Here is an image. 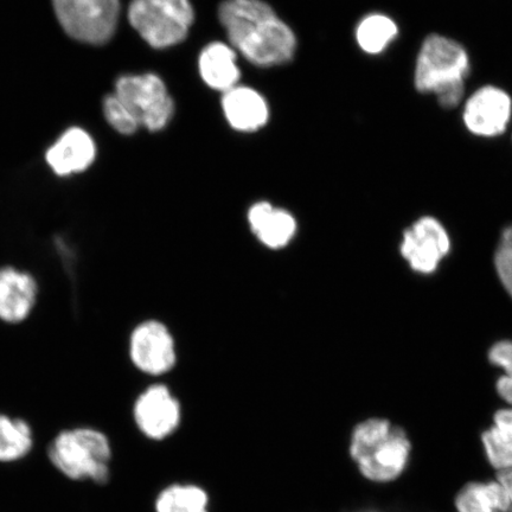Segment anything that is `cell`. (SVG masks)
Returning a JSON list of instances; mask_svg holds the SVG:
<instances>
[{
  "mask_svg": "<svg viewBox=\"0 0 512 512\" xmlns=\"http://www.w3.org/2000/svg\"><path fill=\"white\" fill-rule=\"evenodd\" d=\"M219 16L234 48L256 66H277L293 59L296 35L270 5L261 0H224Z\"/></svg>",
  "mask_w": 512,
  "mask_h": 512,
  "instance_id": "6da1fadb",
  "label": "cell"
},
{
  "mask_svg": "<svg viewBox=\"0 0 512 512\" xmlns=\"http://www.w3.org/2000/svg\"><path fill=\"white\" fill-rule=\"evenodd\" d=\"M348 452L351 466L370 485L399 483L413 466L411 438L387 419L369 418L357 424L350 435Z\"/></svg>",
  "mask_w": 512,
  "mask_h": 512,
  "instance_id": "7a4b0ae2",
  "label": "cell"
},
{
  "mask_svg": "<svg viewBox=\"0 0 512 512\" xmlns=\"http://www.w3.org/2000/svg\"><path fill=\"white\" fill-rule=\"evenodd\" d=\"M471 68V56L464 44L456 38L431 34L422 41L416 55L414 87L421 94L433 95L444 110H454L466 98Z\"/></svg>",
  "mask_w": 512,
  "mask_h": 512,
  "instance_id": "3957f363",
  "label": "cell"
},
{
  "mask_svg": "<svg viewBox=\"0 0 512 512\" xmlns=\"http://www.w3.org/2000/svg\"><path fill=\"white\" fill-rule=\"evenodd\" d=\"M49 458L64 476L106 483L112 457L110 441L94 428L80 427L61 432L49 446Z\"/></svg>",
  "mask_w": 512,
  "mask_h": 512,
  "instance_id": "277c9868",
  "label": "cell"
},
{
  "mask_svg": "<svg viewBox=\"0 0 512 512\" xmlns=\"http://www.w3.org/2000/svg\"><path fill=\"white\" fill-rule=\"evenodd\" d=\"M128 19L153 48H168L188 36L194 10L190 0H132Z\"/></svg>",
  "mask_w": 512,
  "mask_h": 512,
  "instance_id": "5b68a950",
  "label": "cell"
},
{
  "mask_svg": "<svg viewBox=\"0 0 512 512\" xmlns=\"http://www.w3.org/2000/svg\"><path fill=\"white\" fill-rule=\"evenodd\" d=\"M61 27L74 40L104 44L117 29L119 0H53Z\"/></svg>",
  "mask_w": 512,
  "mask_h": 512,
  "instance_id": "8992f818",
  "label": "cell"
},
{
  "mask_svg": "<svg viewBox=\"0 0 512 512\" xmlns=\"http://www.w3.org/2000/svg\"><path fill=\"white\" fill-rule=\"evenodd\" d=\"M115 95L123 101L139 126L159 131L174 114V102L164 82L153 74L127 75L117 81Z\"/></svg>",
  "mask_w": 512,
  "mask_h": 512,
  "instance_id": "52a82bcc",
  "label": "cell"
},
{
  "mask_svg": "<svg viewBox=\"0 0 512 512\" xmlns=\"http://www.w3.org/2000/svg\"><path fill=\"white\" fill-rule=\"evenodd\" d=\"M465 130L479 139H496L507 133L512 121V98L496 85H483L467 94L462 104Z\"/></svg>",
  "mask_w": 512,
  "mask_h": 512,
  "instance_id": "ba28073f",
  "label": "cell"
},
{
  "mask_svg": "<svg viewBox=\"0 0 512 512\" xmlns=\"http://www.w3.org/2000/svg\"><path fill=\"white\" fill-rule=\"evenodd\" d=\"M128 351L134 367L151 376L169 373L177 362L174 336L158 320H146L132 331Z\"/></svg>",
  "mask_w": 512,
  "mask_h": 512,
  "instance_id": "9c48e42d",
  "label": "cell"
},
{
  "mask_svg": "<svg viewBox=\"0 0 512 512\" xmlns=\"http://www.w3.org/2000/svg\"><path fill=\"white\" fill-rule=\"evenodd\" d=\"M451 242L445 227L431 216L421 217L406 229L401 254L415 272L431 274L450 252Z\"/></svg>",
  "mask_w": 512,
  "mask_h": 512,
  "instance_id": "30bf717a",
  "label": "cell"
},
{
  "mask_svg": "<svg viewBox=\"0 0 512 512\" xmlns=\"http://www.w3.org/2000/svg\"><path fill=\"white\" fill-rule=\"evenodd\" d=\"M134 421L145 437L162 440L181 424L182 409L176 396L164 384H153L138 396Z\"/></svg>",
  "mask_w": 512,
  "mask_h": 512,
  "instance_id": "8fae6325",
  "label": "cell"
},
{
  "mask_svg": "<svg viewBox=\"0 0 512 512\" xmlns=\"http://www.w3.org/2000/svg\"><path fill=\"white\" fill-rule=\"evenodd\" d=\"M38 283L34 275L14 266L0 268V322L19 324L37 304Z\"/></svg>",
  "mask_w": 512,
  "mask_h": 512,
  "instance_id": "7c38bea8",
  "label": "cell"
},
{
  "mask_svg": "<svg viewBox=\"0 0 512 512\" xmlns=\"http://www.w3.org/2000/svg\"><path fill=\"white\" fill-rule=\"evenodd\" d=\"M96 147L86 131L73 127L47 152V162L57 176H70L85 171L94 162Z\"/></svg>",
  "mask_w": 512,
  "mask_h": 512,
  "instance_id": "4fadbf2b",
  "label": "cell"
},
{
  "mask_svg": "<svg viewBox=\"0 0 512 512\" xmlns=\"http://www.w3.org/2000/svg\"><path fill=\"white\" fill-rule=\"evenodd\" d=\"M248 224L255 238L270 249H280L293 240L297 233V221L285 209L271 203H255L248 211Z\"/></svg>",
  "mask_w": 512,
  "mask_h": 512,
  "instance_id": "5bb4252c",
  "label": "cell"
},
{
  "mask_svg": "<svg viewBox=\"0 0 512 512\" xmlns=\"http://www.w3.org/2000/svg\"><path fill=\"white\" fill-rule=\"evenodd\" d=\"M454 512H510L507 490L497 478H471L453 496Z\"/></svg>",
  "mask_w": 512,
  "mask_h": 512,
  "instance_id": "9a60e30c",
  "label": "cell"
},
{
  "mask_svg": "<svg viewBox=\"0 0 512 512\" xmlns=\"http://www.w3.org/2000/svg\"><path fill=\"white\" fill-rule=\"evenodd\" d=\"M222 107L229 124L242 132L259 130L270 117L266 100L249 87L229 89L223 95Z\"/></svg>",
  "mask_w": 512,
  "mask_h": 512,
  "instance_id": "2e32d148",
  "label": "cell"
},
{
  "mask_svg": "<svg viewBox=\"0 0 512 512\" xmlns=\"http://www.w3.org/2000/svg\"><path fill=\"white\" fill-rule=\"evenodd\" d=\"M486 466L495 473L512 470V407L499 409L480 435Z\"/></svg>",
  "mask_w": 512,
  "mask_h": 512,
  "instance_id": "e0dca14e",
  "label": "cell"
},
{
  "mask_svg": "<svg viewBox=\"0 0 512 512\" xmlns=\"http://www.w3.org/2000/svg\"><path fill=\"white\" fill-rule=\"evenodd\" d=\"M200 73L204 82L216 91L226 93L238 86L240 70L235 51L220 42L209 44L200 56Z\"/></svg>",
  "mask_w": 512,
  "mask_h": 512,
  "instance_id": "ac0fdd59",
  "label": "cell"
},
{
  "mask_svg": "<svg viewBox=\"0 0 512 512\" xmlns=\"http://www.w3.org/2000/svg\"><path fill=\"white\" fill-rule=\"evenodd\" d=\"M355 42L358 49L368 56H381L398 41L399 23L384 12H369L355 27Z\"/></svg>",
  "mask_w": 512,
  "mask_h": 512,
  "instance_id": "d6986e66",
  "label": "cell"
},
{
  "mask_svg": "<svg viewBox=\"0 0 512 512\" xmlns=\"http://www.w3.org/2000/svg\"><path fill=\"white\" fill-rule=\"evenodd\" d=\"M32 431L27 421L0 414V462H14L27 456Z\"/></svg>",
  "mask_w": 512,
  "mask_h": 512,
  "instance_id": "ffe728a7",
  "label": "cell"
},
{
  "mask_svg": "<svg viewBox=\"0 0 512 512\" xmlns=\"http://www.w3.org/2000/svg\"><path fill=\"white\" fill-rule=\"evenodd\" d=\"M207 492L196 485H171L157 498V512H209Z\"/></svg>",
  "mask_w": 512,
  "mask_h": 512,
  "instance_id": "44dd1931",
  "label": "cell"
},
{
  "mask_svg": "<svg viewBox=\"0 0 512 512\" xmlns=\"http://www.w3.org/2000/svg\"><path fill=\"white\" fill-rule=\"evenodd\" d=\"M489 360L504 370V375L497 381V392L512 407V342H499L491 348Z\"/></svg>",
  "mask_w": 512,
  "mask_h": 512,
  "instance_id": "7402d4cb",
  "label": "cell"
},
{
  "mask_svg": "<svg viewBox=\"0 0 512 512\" xmlns=\"http://www.w3.org/2000/svg\"><path fill=\"white\" fill-rule=\"evenodd\" d=\"M105 117L110 125L121 134H133L139 124L133 114L117 95L107 96L104 104Z\"/></svg>",
  "mask_w": 512,
  "mask_h": 512,
  "instance_id": "603a6c76",
  "label": "cell"
},
{
  "mask_svg": "<svg viewBox=\"0 0 512 512\" xmlns=\"http://www.w3.org/2000/svg\"><path fill=\"white\" fill-rule=\"evenodd\" d=\"M499 279L512 298V226L504 230L495 254Z\"/></svg>",
  "mask_w": 512,
  "mask_h": 512,
  "instance_id": "cb8c5ba5",
  "label": "cell"
},
{
  "mask_svg": "<svg viewBox=\"0 0 512 512\" xmlns=\"http://www.w3.org/2000/svg\"><path fill=\"white\" fill-rule=\"evenodd\" d=\"M494 476L504 486V489L507 490L511 503L510 512H512V470L495 473Z\"/></svg>",
  "mask_w": 512,
  "mask_h": 512,
  "instance_id": "d4e9b609",
  "label": "cell"
}]
</instances>
